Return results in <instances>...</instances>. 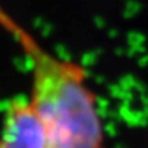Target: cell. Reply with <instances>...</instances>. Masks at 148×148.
Segmentation results:
<instances>
[{"mask_svg":"<svg viewBox=\"0 0 148 148\" xmlns=\"http://www.w3.org/2000/svg\"><path fill=\"white\" fill-rule=\"evenodd\" d=\"M0 25L15 40L30 64L29 100L56 148H105L103 119L84 71L46 51L3 9Z\"/></svg>","mask_w":148,"mask_h":148,"instance_id":"cell-1","label":"cell"},{"mask_svg":"<svg viewBox=\"0 0 148 148\" xmlns=\"http://www.w3.org/2000/svg\"><path fill=\"white\" fill-rule=\"evenodd\" d=\"M0 148H56L29 98H15L8 103L0 126Z\"/></svg>","mask_w":148,"mask_h":148,"instance_id":"cell-2","label":"cell"}]
</instances>
